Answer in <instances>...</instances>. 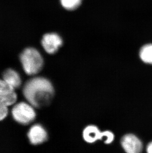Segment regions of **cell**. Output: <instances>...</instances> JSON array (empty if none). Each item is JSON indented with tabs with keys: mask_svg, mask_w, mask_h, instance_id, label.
<instances>
[{
	"mask_svg": "<svg viewBox=\"0 0 152 153\" xmlns=\"http://www.w3.org/2000/svg\"><path fill=\"white\" fill-rule=\"evenodd\" d=\"M23 93L29 104L37 108H42L49 105L53 99L55 91L49 80L35 77L25 83Z\"/></svg>",
	"mask_w": 152,
	"mask_h": 153,
	"instance_id": "1",
	"label": "cell"
},
{
	"mask_svg": "<svg viewBox=\"0 0 152 153\" xmlns=\"http://www.w3.org/2000/svg\"><path fill=\"white\" fill-rule=\"evenodd\" d=\"M20 62L27 75H34L40 72L44 65L42 55L34 48H27L20 55Z\"/></svg>",
	"mask_w": 152,
	"mask_h": 153,
	"instance_id": "2",
	"label": "cell"
},
{
	"mask_svg": "<svg viewBox=\"0 0 152 153\" xmlns=\"http://www.w3.org/2000/svg\"><path fill=\"white\" fill-rule=\"evenodd\" d=\"M33 105L25 102H19L13 107L12 116L16 122L22 125H28L36 119V114Z\"/></svg>",
	"mask_w": 152,
	"mask_h": 153,
	"instance_id": "3",
	"label": "cell"
},
{
	"mask_svg": "<svg viewBox=\"0 0 152 153\" xmlns=\"http://www.w3.org/2000/svg\"><path fill=\"white\" fill-rule=\"evenodd\" d=\"M83 136L84 140L89 143H93L98 140L105 138V144H110L113 141L114 135L110 131H100L98 128L95 126H89L86 127Z\"/></svg>",
	"mask_w": 152,
	"mask_h": 153,
	"instance_id": "4",
	"label": "cell"
},
{
	"mask_svg": "<svg viewBox=\"0 0 152 153\" xmlns=\"http://www.w3.org/2000/svg\"><path fill=\"white\" fill-rule=\"evenodd\" d=\"M42 46L49 54H54L63 43L61 36L55 33H49L44 35L41 41Z\"/></svg>",
	"mask_w": 152,
	"mask_h": 153,
	"instance_id": "5",
	"label": "cell"
},
{
	"mask_svg": "<svg viewBox=\"0 0 152 153\" xmlns=\"http://www.w3.org/2000/svg\"><path fill=\"white\" fill-rule=\"evenodd\" d=\"M121 145L124 150L128 153L142 152L143 145L140 139L135 135L128 134L122 138Z\"/></svg>",
	"mask_w": 152,
	"mask_h": 153,
	"instance_id": "6",
	"label": "cell"
},
{
	"mask_svg": "<svg viewBox=\"0 0 152 153\" xmlns=\"http://www.w3.org/2000/svg\"><path fill=\"white\" fill-rule=\"evenodd\" d=\"M28 137L32 144L38 145L46 141L47 132L41 125L35 124L30 129L28 133Z\"/></svg>",
	"mask_w": 152,
	"mask_h": 153,
	"instance_id": "7",
	"label": "cell"
},
{
	"mask_svg": "<svg viewBox=\"0 0 152 153\" xmlns=\"http://www.w3.org/2000/svg\"><path fill=\"white\" fill-rule=\"evenodd\" d=\"M0 94L5 98L9 106L13 105L17 101L15 88L4 79H0Z\"/></svg>",
	"mask_w": 152,
	"mask_h": 153,
	"instance_id": "8",
	"label": "cell"
},
{
	"mask_svg": "<svg viewBox=\"0 0 152 153\" xmlns=\"http://www.w3.org/2000/svg\"><path fill=\"white\" fill-rule=\"evenodd\" d=\"M3 78L8 84L15 89L21 86L22 81L20 75L13 69H6L3 74Z\"/></svg>",
	"mask_w": 152,
	"mask_h": 153,
	"instance_id": "9",
	"label": "cell"
},
{
	"mask_svg": "<svg viewBox=\"0 0 152 153\" xmlns=\"http://www.w3.org/2000/svg\"><path fill=\"white\" fill-rule=\"evenodd\" d=\"M139 57L143 62L152 65V43L146 44L140 48Z\"/></svg>",
	"mask_w": 152,
	"mask_h": 153,
	"instance_id": "10",
	"label": "cell"
},
{
	"mask_svg": "<svg viewBox=\"0 0 152 153\" xmlns=\"http://www.w3.org/2000/svg\"><path fill=\"white\" fill-rule=\"evenodd\" d=\"M82 1V0H61L62 6L68 10H73L77 9Z\"/></svg>",
	"mask_w": 152,
	"mask_h": 153,
	"instance_id": "11",
	"label": "cell"
},
{
	"mask_svg": "<svg viewBox=\"0 0 152 153\" xmlns=\"http://www.w3.org/2000/svg\"><path fill=\"white\" fill-rule=\"evenodd\" d=\"M6 99L0 94V121L4 120L8 114V108Z\"/></svg>",
	"mask_w": 152,
	"mask_h": 153,
	"instance_id": "12",
	"label": "cell"
},
{
	"mask_svg": "<svg viewBox=\"0 0 152 153\" xmlns=\"http://www.w3.org/2000/svg\"><path fill=\"white\" fill-rule=\"evenodd\" d=\"M146 151L148 153H152V141L147 145Z\"/></svg>",
	"mask_w": 152,
	"mask_h": 153,
	"instance_id": "13",
	"label": "cell"
}]
</instances>
